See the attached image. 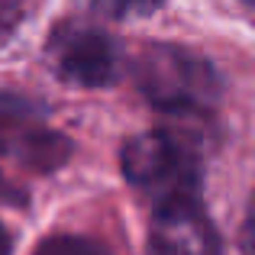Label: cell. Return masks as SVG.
<instances>
[{"label":"cell","instance_id":"1","mask_svg":"<svg viewBox=\"0 0 255 255\" xmlns=\"http://www.w3.org/2000/svg\"><path fill=\"white\" fill-rule=\"evenodd\" d=\"M123 174L136 191L149 194L155 207L200 197L204 181L197 149L168 129H152L129 139L123 149Z\"/></svg>","mask_w":255,"mask_h":255},{"label":"cell","instance_id":"2","mask_svg":"<svg viewBox=\"0 0 255 255\" xmlns=\"http://www.w3.org/2000/svg\"><path fill=\"white\" fill-rule=\"evenodd\" d=\"M136 87L158 110L194 113L220 97V75L207 58L181 45H149L136 62Z\"/></svg>","mask_w":255,"mask_h":255},{"label":"cell","instance_id":"3","mask_svg":"<svg viewBox=\"0 0 255 255\" xmlns=\"http://www.w3.org/2000/svg\"><path fill=\"white\" fill-rule=\"evenodd\" d=\"M55 71L78 87H107L120 75V49L110 32L97 26L65 23L49 42Z\"/></svg>","mask_w":255,"mask_h":255},{"label":"cell","instance_id":"4","mask_svg":"<svg viewBox=\"0 0 255 255\" xmlns=\"http://www.w3.org/2000/svg\"><path fill=\"white\" fill-rule=\"evenodd\" d=\"M149 255H223L217 226L200 207V197L155 207L149 226Z\"/></svg>","mask_w":255,"mask_h":255},{"label":"cell","instance_id":"5","mask_svg":"<svg viewBox=\"0 0 255 255\" xmlns=\"http://www.w3.org/2000/svg\"><path fill=\"white\" fill-rule=\"evenodd\" d=\"M32 255H110L100 243L87 236H71V233H58V236H45L36 246Z\"/></svg>","mask_w":255,"mask_h":255},{"label":"cell","instance_id":"6","mask_svg":"<svg viewBox=\"0 0 255 255\" xmlns=\"http://www.w3.org/2000/svg\"><path fill=\"white\" fill-rule=\"evenodd\" d=\"M94 13L110 19H132V16H149L155 13L165 0H84Z\"/></svg>","mask_w":255,"mask_h":255},{"label":"cell","instance_id":"7","mask_svg":"<svg viewBox=\"0 0 255 255\" xmlns=\"http://www.w3.org/2000/svg\"><path fill=\"white\" fill-rule=\"evenodd\" d=\"M239 249H243V255H255V194L249 200V210H246L243 230H239Z\"/></svg>","mask_w":255,"mask_h":255},{"label":"cell","instance_id":"8","mask_svg":"<svg viewBox=\"0 0 255 255\" xmlns=\"http://www.w3.org/2000/svg\"><path fill=\"white\" fill-rule=\"evenodd\" d=\"M0 255H13V236L3 223H0Z\"/></svg>","mask_w":255,"mask_h":255},{"label":"cell","instance_id":"9","mask_svg":"<svg viewBox=\"0 0 255 255\" xmlns=\"http://www.w3.org/2000/svg\"><path fill=\"white\" fill-rule=\"evenodd\" d=\"M243 3H246V10L252 13V19H255V0H243Z\"/></svg>","mask_w":255,"mask_h":255}]
</instances>
